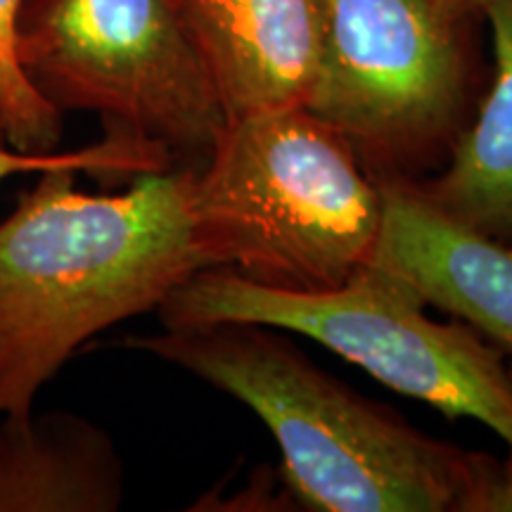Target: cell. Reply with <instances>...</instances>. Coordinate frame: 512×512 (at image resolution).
Instances as JSON below:
<instances>
[{"label":"cell","mask_w":512,"mask_h":512,"mask_svg":"<svg viewBox=\"0 0 512 512\" xmlns=\"http://www.w3.org/2000/svg\"><path fill=\"white\" fill-rule=\"evenodd\" d=\"M245 403L283 456L292 501L316 512H463L484 453L430 437L259 323L121 339Z\"/></svg>","instance_id":"7a4b0ae2"},{"label":"cell","mask_w":512,"mask_h":512,"mask_svg":"<svg viewBox=\"0 0 512 512\" xmlns=\"http://www.w3.org/2000/svg\"><path fill=\"white\" fill-rule=\"evenodd\" d=\"M472 3H477V5H482V8H484V5H486V3H489V0H472Z\"/></svg>","instance_id":"9a60e30c"},{"label":"cell","mask_w":512,"mask_h":512,"mask_svg":"<svg viewBox=\"0 0 512 512\" xmlns=\"http://www.w3.org/2000/svg\"><path fill=\"white\" fill-rule=\"evenodd\" d=\"M24 0H0V119L10 145L55 152L62 145L64 114L31 86L17 57V22Z\"/></svg>","instance_id":"8fae6325"},{"label":"cell","mask_w":512,"mask_h":512,"mask_svg":"<svg viewBox=\"0 0 512 512\" xmlns=\"http://www.w3.org/2000/svg\"><path fill=\"white\" fill-rule=\"evenodd\" d=\"M192 211L211 268L283 290H332L370 266L380 181L306 107L228 121L197 166Z\"/></svg>","instance_id":"3957f363"},{"label":"cell","mask_w":512,"mask_h":512,"mask_svg":"<svg viewBox=\"0 0 512 512\" xmlns=\"http://www.w3.org/2000/svg\"><path fill=\"white\" fill-rule=\"evenodd\" d=\"M463 512H512V453L505 460L484 453Z\"/></svg>","instance_id":"4fadbf2b"},{"label":"cell","mask_w":512,"mask_h":512,"mask_svg":"<svg viewBox=\"0 0 512 512\" xmlns=\"http://www.w3.org/2000/svg\"><path fill=\"white\" fill-rule=\"evenodd\" d=\"M0 143H8V138H5V126H3V119H0Z\"/></svg>","instance_id":"5bb4252c"},{"label":"cell","mask_w":512,"mask_h":512,"mask_svg":"<svg viewBox=\"0 0 512 512\" xmlns=\"http://www.w3.org/2000/svg\"><path fill=\"white\" fill-rule=\"evenodd\" d=\"M17 57L55 110L200 166L228 119L181 0H24Z\"/></svg>","instance_id":"8992f818"},{"label":"cell","mask_w":512,"mask_h":512,"mask_svg":"<svg viewBox=\"0 0 512 512\" xmlns=\"http://www.w3.org/2000/svg\"><path fill=\"white\" fill-rule=\"evenodd\" d=\"M124 465L102 427L69 411L0 415V512H117Z\"/></svg>","instance_id":"9c48e42d"},{"label":"cell","mask_w":512,"mask_h":512,"mask_svg":"<svg viewBox=\"0 0 512 512\" xmlns=\"http://www.w3.org/2000/svg\"><path fill=\"white\" fill-rule=\"evenodd\" d=\"M508 366H510V377H512V363H508Z\"/></svg>","instance_id":"2e32d148"},{"label":"cell","mask_w":512,"mask_h":512,"mask_svg":"<svg viewBox=\"0 0 512 512\" xmlns=\"http://www.w3.org/2000/svg\"><path fill=\"white\" fill-rule=\"evenodd\" d=\"M79 174H36L0 223V415L29 413L83 344L211 268L195 164L147 171L112 195L81 190Z\"/></svg>","instance_id":"6da1fadb"},{"label":"cell","mask_w":512,"mask_h":512,"mask_svg":"<svg viewBox=\"0 0 512 512\" xmlns=\"http://www.w3.org/2000/svg\"><path fill=\"white\" fill-rule=\"evenodd\" d=\"M55 166H74L81 174L136 178L147 171L169 169L174 166V159L157 147L110 131H105L102 143L81 147V150L27 152L10 143H0V183L22 174L36 176Z\"/></svg>","instance_id":"7c38bea8"},{"label":"cell","mask_w":512,"mask_h":512,"mask_svg":"<svg viewBox=\"0 0 512 512\" xmlns=\"http://www.w3.org/2000/svg\"><path fill=\"white\" fill-rule=\"evenodd\" d=\"M382 233L370 266L411 285L432 309L463 320L512 356V249L434 209L413 181H380Z\"/></svg>","instance_id":"52a82bcc"},{"label":"cell","mask_w":512,"mask_h":512,"mask_svg":"<svg viewBox=\"0 0 512 512\" xmlns=\"http://www.w3.org/2000/svg\"><path fill=\"white\" fill-rule=\"evenodd\" d=\"M411 285L377 266L332 290L304 292L254 283L230 268H204L157 309L162 328L259 323L316 339L403 396L448 418H472L512 448L508 356L453 318L425 313Z\"/></svg>","instance_id":"5b68a950"},{"label":"cell","mask_w":512,"mask_h":512,"mask_svg":"<svg viewBox=\"0 0 512 512\" xmlns=\"http://www.w3.org/2000/svg\"><path fill=\"white\" fill-rule=\"evenodd\" d=\"M320 69L306 110L375 181L439 171L489 86L472 0H318Z\"/></svg>","instance_id":"277c9868"},{"label":"cell","mask_w":512,"mask_h":512,"mask_svg":"<svg viewBox=\"0 0 512 512\" xmlns=\"http://www.w3.org/2000/svg\"><path fill=\"white\" fill-rule=\"evenodd\" d=\"M228 121L309 105L320 69L318 0H181Z\"/></svg>","instance_id":"ba28073f"},{"label":"cell","mask_w":512,"mask_h":512,"mask_svg":"<svg viewBox=\"0 0 512 512\" xmlns=\"http://www.w3.org/2000/svg\"><path fill=\"white\" fill-rule=\"evenodd\" d=\"M491 74L475 119L420 195L472 233L512 249V0L484 5Z\"/></svg>","instance_id":"30bf717a"}]
</instances>
